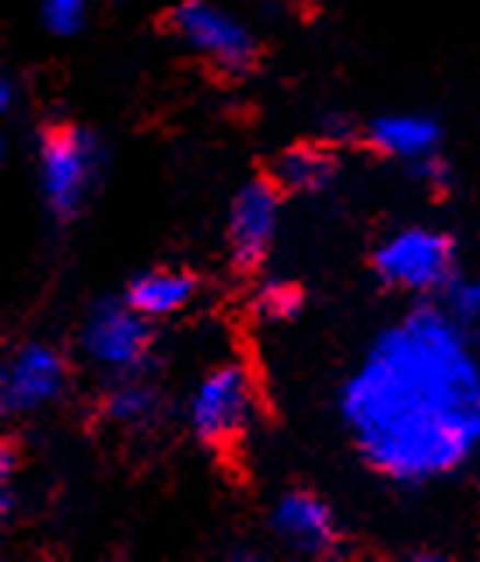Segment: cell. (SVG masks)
<instances>
[{"label": "cell", "instance_id": "4", "mask_svg": "<svg viewBox=\"0 0 480 562\" xmlns=\"http://www.w3.org/2000/svg\"><path fill=\"white\" fill-rule=\"evenodd\" d=\"M372 268H376L386 289L418 299H435L459 271V246L453 233L438 225H400L397 233H389L376 246Z\"/></svg>", "mask_w": 480, "mask_h": 562}, {"label": "cell", "instance_id": "8", "mask_svg": "<svg viewBox=\"0 0 480 562\" xmlns=\"http://www.w3.org/2000/svg\"><path fill=\"white\" fill-rule=\"evenodd\" d=\"M281 193L284 190L274 180H253L236 190L225 218V243L236 268L256 271L271 257L281 233V211H284Z\"/></svg>", "mask_w": 480, "mask_h": 562}, {"label": "cell", "instance_id": "15", "mask_svg": "<svg viewBox=\"0 0 480 562\" xmlns=\"http://www.w3.org/2000/svg\"><path fill=\"white\" fill-rule=\"evenodd\" d=\"M306 306V289L292 278H266L253 295V310L266 324H288Z\"/></svg>", "mask_w": 480, "mask_h": 562}, {"label": "cell", "instance_id": "9", "mask_svg": "<svg viewBox=\"0 0 480 562\" xmlns=\"http://www.w3.org/2000/svg\"><path fill=\"white\" fill-rule=\"evenodd\" d=\"M271 531L298 555H330L344 541L333 506L309 488L284 492L271 506Z\"/></svg>", "mask_w": 480, "mask_h": 562}, {"label": "cell", "instance_id": "1", "mask_svg": "<svg viewBox=\"0 0 480 562\" xmlns=\"http://www.w3.org/2000/svg\"><path fill=\"white\" fill-rule=\"evenodd\" d=\"M336 412L354 453L379 479H449L480 453V345L421 299L365 345Z\"/></svg>", "mask_w": 480, "mask_h": 562}, {"label": "cell", "instance_id": "3", "mask_svg": "<svg viewBox=\"0 0 480 562\" xmlns=\"http://www.w3.org/2000/svg\"><path fill=\"white\" fill-rule=\"evenodd\" d=\"M260 422V383L245 362H218L193 383L186 426L204 447L232 450Z\"/></svg>", "mask_w": 480, "mask_h": 562}, {"label": "cell", "instance_id": "17", "mask_svg": "<svg viewBox=\"0 0 480 562\" xmlns=\"http://www.w3.org/2000/svg\"><path fill=\"white\" fill-rule=\"evenodd\" d=\"M411 172L418 176V180L428 187V190H435V193H446V190H453V180H456V172H453V166H449V158L446 155H432V158H424V162H418V166H411Z\"/></svg>", "mask_w": 480, "mask_h": 562}, {"label": "cell", "instance_id": "10", "mask_svg": "<svg viewBox=\"0 0 480 562\" xmlns=\"http://www.w3.org/2000/svg\"><path fill=\"white\" fill-rule=\"evenodd\" d=\"M365 140L372 151H379L382 158H393V162L411 169L442 151V123L432 113L393 110V113H379L368 123Z\"/></svg>", "mask_w": 480, "mask_h": 562}, {"label": "cell", "instance_id": "13", "mask_svg": "<svg viewBox=\"0 0 480 562\" xmlns=\"http://www.w3.org/2000/svg\"><path fill=\"white\" fill-rule=\"evenodd\" d=\"M158 412H162V397L148 380H140V373L113 376L110 391L102 394V415L123 429H145L158 418Z\"/></svg>", "mask_w": 480, "mask_h": 562}, {"label": "cell", "instance_id": "14", "mask_svg": "<svg viewBox=\"0 0 480 562\" xmlns=\"http://www.w3.org/2000/svg\"><path fill=\"white\" fill-rule=\"evenodd\" d=\"M432 303L464 338L480 345V271H456Z\"/></svg>", "mask_w": 480, "mask_h": 562}, {"label": "cell", "instance_id": "16", "mask_svg": "<svg viewBox=\"0 0 480 562\" xmlns=\"http://www.w3.org/2000/svg\"><path fill=\"white\" fill-rule=\"evenodd\" d=\"M92 0H39V22L49 35H78L88 25Z\"/></svg>", "mask_w": 480, "mask_h": 562}, {"label": "cell", "instance_id": "12", "mask_svg": "<svg viewBox=\"0 0 480 562\" xmlns=\"http://www.w3.org/2000/svg\"><path fill=\"white\" fill-rule=\"evenodd\" d=\"M341 176V155L333 140H301L277 155L274 183L284 193H323Z\"/></svg>", "mask_w": 480, "mask_h": 562}, {"label": "cell", "instance_id": "11", "mask_svg": "<svg viewBox=\"0 0 480 562\" xmlns=\"http://www.w3.org/2000/svg\"><path fill=\"white\" fill-rule=\"evenodd\" d=\"M201 292V278L190 274L183 268H148L130 278L127 299L130 306H137L148 321H169V316L183 313Z\"/></svg>", "mask_w": 480, "mask_h": 562}, {"label": "cell", "instance_id": "5", "mask_svg": "<svg viewBox=\"0 0 480 562\" xmlns=\"http://www.w3.org/2000/svg\"><path fill=\"white\" fill-rule=\"evenodd\" d=\"M169 29L190 53L204 57L221 75H249L260 60V40L245 18L221 0H180Z\"/></svg>", "mask_w": 480, "mask_h": 562}, {"label": "cell", "instance_id": "7", "mask_svg": "<svg viewBox=\"0 0 480 562\" xmlns=\"http://www.w3.org/2000/svg\"><path fill=\"white\" fill-rule=\"evenodd\" d=\"M70 383L67 356L49 341L14 345L0 366V408L8 418H28L53 408Z\"/></svg>", "mask_w": 480, "mask_h": 562}, {"label": "cell", "instance_id": "6", "mask_svg": "<svg viewBox=\"0 0 480 562\" xmlns=\"http://www.w3.org/2000/svg\"><path fill=\"white\" fill-rule=\"evenodd\" d=\"M155 321H148L127 299H105L88 310L78 330V345L88 366L102 369L110 376L140 373L155 348Z\"/></svg>", "mask_w": 480, "mask_h": 562}, {"label": "cell", "instance_id": "18", "mask_svg": "<svg viewBox=\"0 0 480 562\" xmlns=\"http://www.w3.org/2000/svg\"><path fill=\"white\" fill-rule=\"evenodd\" d=\"M14 105H18V81H14L11 70H4V78H0V116L11 120Z\"/></svg>", "mask_w": 480, "mask_h": 562}, {"label": "cell", "instance_id": "2", "mask_svg": "<svg viewBox=\"0 0 480 562\" xmlns=\"http://www.w3.org/2000/svg\"><path fill=\"white\" fill-rule=\"evenodd\" d=\"M105 145L78 123H53L35 140V183L57 222H75L102 183Z\"/></svg>", "mask_w": 480, "mask_h": 562}]
</instances>
